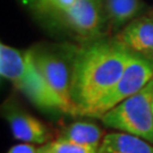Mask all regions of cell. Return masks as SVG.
Returning <instances> with one entry per match:
<instances>
[{
    "mask_svg": "<svg viewBox=\"0 0 153 153\" xmlns=\"http://www.w3.org/2000/svg\"><path fill=\"white\" fill-rule=\"evenodd\" d=\"M39 153H98V148L78 145L64 141H52L39 148Z\"/></svg>",
    "mask_w": 153,
    "mask_h": 153,
    "instance_id": "obj_13",
    "label": "cell"
},
{
    "mask_svg": "<svg viewBox=\"0 0 153 153\" xmlns=\"http://www.w3.org/2000/svg\"><path fill=\"white\" fill-rule=\"evenodd\" d=\"M98 153H153V144L125 131L105 134Z\"/></svg>",
    "mask_w": 153,
    "mask_h": 153,
    "instance_id": "obj_11",
    "label": "cell"
},
{
    "mask_svg": "<svg viewBox=\"0 0 153 153\" xmlns=\"http://www.w3.org/2000/svg\"><path fill=\"white\" fill-rule=\"evenodd\" d=\"M104 135L103 129L93 123L76 121L61 129L57 136V141L99 149Z\"/></svg>",
    "mask_w": 153,
    "mask_h": 153,
    "instance_id": "obj_12",
    "label": "cell"
},
{
    "mask_svg": "<svg viewBox=\"0 0 153 153\" xmlns=\"http://www.w3.org/2000/svg\"><path fill=\"white\" fill-rule=\"evenodd\" d=\"M153 79V61L142 56L131 53L119 81L103 99L88 112V117L100 118L124 100L141 91Z\"/></svg>",
    "mask_w": 153,
    "mask_h": 153,
    "instance_id": "obj_3",
    "label": "cell"
},
{
    "mask_svg": "<svg viewBox=\"0 0 153 153\" xmlns=\"http://www.w3.org/2000/svg\"><path fill=\"white\" fill-rule=\"evenodd\" d=\"M116 38L92 39L73 58L71 95L75 115L86 116L119 81L131 57Z\"/></svg>",
    "mask_w": 153,
    "mask_h": 153,
    "instance_id": "obj_1",
    "label": "cell"
},
{
    "mask_svg": "<svg viewBox=\"0 0 153 153\" xmlns=\"http://www.w3.org/2000/svg\"><path fill=\"white\" fill-rule=\"evenodd\" d=\"M16 88L23 92L33 103L43 109H57L61 111L60 102L56 98L51 88L43 79L33 60L32 51L30 50V62L27 71L22 82Z\"/></svg>",
    "mask_w": 153,
    "mask_h": 153,
    "instance_id": "obj_7",
    "label": "cell"
},
{
    "mask_svg": "<svg viewBox=\"0 0 153 153\" xmlns=\"http://www.w3.org/2000/svg\"><path fill=\"white\" fill-rule=\"evenodd\" d=\"M58 18L78 36L86 40L97 39L104 23L101 0H76L71 10Z\"/></svg>",
    "mask_w": 153,
    "mask_h": 153,
    "instance_id": "obj_5",
    "label": "cell"
},
{
    "mask_svg": "<svg viewBox=\"0 0 153 153\" xmlns=\"http://www.w3.org/2000/svg\"><path fill=\"white\" fill-rule=\"evenodd\" d=\"M7 153H39V148L30 143H22L13 145Z\"/></svg>",
    "mask_w": 153,
    "mask_h": 153,
    "instance_id": "obj_15",
    "label": "cell"
},
{
    "mask_svg": "<svg viewBox=\"0 0 153 153\" xmlns=\"http://www.w3.org/2000/svg\"><path fill=\"white\" fill-rule=\"evenodd\" d=\"M115 38L133 53L153 61V11L131 21Z\"/></svg>",
    "mask_w": 153,
    "mask_h": 153,
    "instance_id": "obj_6",
    "label": "cell"
},
{
    "mask_svg": "<svg viewBox=\"0 0 153 153\" xmlns=\"http://www.w3.org/2000/svg\"><path fill=\"white\" fill-rule=\"evenodd\" d=\"M30 62V51L22 52L7 44H0V74L17 88L25 76Z\"/></svg>",
    "mask_w": 153,
    "mask_h": 153,
    "instance_id": "obj_10",
    "label": "cell"
},
{
    "mask_svg": "<svg viewBox=\"0 0 153 153\" xmlns=\"http://www.w3.org/2000/svg\"><path fill=\"white\" fill-rule=\"evenodd\" d=\"M32 1H33V0H32Z\"/></svg>",
    "mask_w": 153,
    "mask_h": 153,
    "instance_id": "obj_16",
    "label": "cell"
},
{
    "mask_svg": "<svg viewBox=\"0 0 153 153\" xmlns=\"http://www.w3.org/2000/svg\"><path fill=\"white\" fill-rule=\"evenodd\" d=\"M6 119L16 140L32 144H47L51 136L47 126L27 112L11 109L6 112Z\"/></svg>",
    "mask_w": 153,
    "mask_h": 153,
    "instance_id": "obj_8",
    "label": "cell"
},
{
    "mask_svg": "<svg viewBox=\"0 0 153 153\" xmlns=\"http://www.w3.org/2000/svg\"><path fill=\"white\" fill-rule=\"evenodd\" d=\"M100 119L110 128L138 136L153 144V79Z\"/></svg>",
    "mask_w": 153,
    "mask_h": 153,
    "instance_id": "obj_2",
    "label": "cell"
},
{
    "mask_svg": "<svg viewBox=\"0 0 153 153\" xmlns=\"http://www.w3.org/2000/svg\"><path fill=\"white\" fill-rule=\"evenodd\" d=\"M76 0H33V6L42 14L59 17L71 10Z\"/></svg>",
    "mask_w": 153,
    "mask_h": 153,
    "instance_id": "obj_14",
    "label": "cell"
},
{
    "mask_svg": "<svg viewBox=\"0 0 153 153\" xmlns=\"http://www.w3.org/2000/svg\"><path fill=\"white\" fill-rule=\"evenodd\" d=\"M31 51L38 71L60 102L61 111L75 115V107L71 95V75L65 60L60 56L47 50Z\"/></svg>",
    "mask_w": 153,
    "mask_h": 153,
    "instance_id": "obj_4",
    "label": "cell"
},
{
    "mask_svg": "<svg viewBox=\"0 0 153 153\" xmlns=\"http://www.w3.org/2000/svg\"><path fill=\"white\" fill-rule=\"evenodd\" d=\"M101 7L104 23L117 31L143 15L145 6L142 0H101Z\"/></svg>",
    "mask_w": 153,
    "mask_h": 153,
    "instance_id": "obj_9",
    "label": "cell"
}]
</instances>
